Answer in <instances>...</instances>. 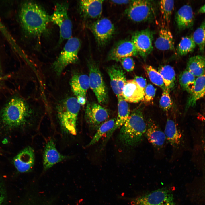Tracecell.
I'll use <instances>...</instances> for the list:
<instances>
[{
	"label": "cell",
	"mask_w": 205,
	"mask_h": 205,
	"mask_svg": "<svg viewBox=\"0 0 205 205\" xmlns=\"http://www.w3.org/2000/svg\"><path fill=\"white\" fill-rule=\"evenodd\" d=\"M118 113L113 128L107 133L106 140L109 139L114 132L124 124L130 114L129 105L123 97L120 96L118 97Z\"/></svg>",
	"instance_id": "cell-21"
},
{
	"label": "cell",
	"mask_w": 205,
	"mask_h": 205,
	"mask_svg": "<svg viewBox=\"0 0 205 205\" xmlns=\"http://www.w3.org/2000/svg\"><path fill=\"white\" fill-rule=\"evenodd\" d=\"M123 69L127 72L133 71L135 67V62L131 57L122 58L120 60Z\"/></svg>",
	"instance_id": "cell-36"
},
{
	"label": "cell",
	"mask_w": 205,
	"mask_h": 205,
	"mask_svg": "<svg viewBox=\"0 0 205 205\" xmlns=\"http://www.w3.org/2000/svg\"><path fill=\"white\" fill-rule=\"evenodd\" d=\"M158 72L162 77L166 88L169 90L172 89L175 80V73L173 68L169 65H165L160 67Z\"/></svg>",
	"instance_id": "cell-27"
},
{
	"label": "cell",
	"mask_w": 205,
	"mask_h": 205,
	"mask_svg": "<svg viewBox=\"0 0 205 205\" xmlns=\"http://www.w3.org/2000/svg\"><path fill=\"white\" fill-rule=\"evenodd\" d=\"M131 205H177L172 191L163 187L131 199Z\"/></svg>",
	"instance_id": "cell-5"
},
{
	"label": "cell",
	"mask_w": 205,
	"mask_h": 205,
	"mask_svg": "<svg viewBox=\"0 0 205 205\" xmlns=\"http://www.w3.org/2000/svg\"><path fill=\"white\" fill-rule=\"evenodd\" d=\"M4 199V196L0 190V205H1Z\"/></svg>",
	"instance_id": "cell-41"
},
{
	"label": "cell",
	"mask_w": 205,
	"mask_h": 205,
	"mask_svg": "<svg viewBox=\"0 0 205 205\" xmlns=\"http://www.w3.org/2000/svg\"><path fill=\"white\" fill-rule=\"evenodd\" d=\"M192 38L200 50L203 52L205 47V20L194 32Z\"/></svg>",
	"instance_id": "cell-33"
},
{
	"label": "cell",
	"mask_w": 205,
	"mask_h": 205,
	"mask_svg": "<svg viewBox=\"0 0 205 205\" xmlns=\"http://www.w3.org/2000/svg\"><path fill=\"white\" fill-rule=\"evenodd\" d=\"M109 116L107 110L100 104L95 102L87 104L85 109V118L91 128L97 130Z\"/></svg>",
	"instance_id": "cell-12"
},
{
	"label": "cell",
	"mask_w": 205,
	"mask_h": 205,
	"mask_svg": "<svg viewBox=\"0 0 205 205\" xmlns=\"http://www.w3.org/2000/svg\"><path fill=\"white\" fill-rule=\"evenodd\" d=\"M138 54L132 42L125 40L119 41L113 46L109 53L108 58L110 60L120 61L122 58Z\"/></svg>",
	"instance_id": "cell-13"
},
{
	"label": "cell",
	"mask_w": 205,
	"mask_h": 205,
	"mask_svg": "<svg viewBox=\"0 0 205 205\" xmlns=\"http://www.w3.org/2000/svg\"><path fill=\"white\" fill-rule=\"evenodd\" d=\"M153 32L148 28L136 31L132 35L131 40L135 46L138 54L144 59L153 50Z\"/></svg>",
	"instance_id": "cell-11"
},
{
	"label": "cell",
	"mask_w": 205,
	"mask_h": 205,
	"mask_svg": "<svg viewBox=\"0 0 205 205\" xmlns=\"http://www.w3.org/2000/svg\"><path fill=\"white\" fill-rule=\"evenodd\" d=\"M195 77L187 70L182 72L179 77V83L184 90L191 94L195 85Z\"/></svg>",
	"instance_id": "cell-28"
},
{
	"label": "cell",
	"mask_w": 205,
	"mask_h": 205,
	"mask_svg": "<svg viewBox=\"0 0 205 205\" xmlns=\"http://www.w3.org/2000/svg\"><path fill=\"white\" fill-rule=\"evenodd\" d=\"M35 153L33 149L28 146L19 152L14 158L13 163L17 170L20 172L29 171L34 166Z\"/></svg>",
	"instance_id": "cell-14"
},
{
	"label": "cell",
	"mask_w": 205,
	"mask_h": 205,
	"mask_svg": "<svg viewBox=\"0 0 205 205\" xmlns=\"http://www.w3.org/2000/svg\"><path fill=\"white\" fill-rule=\"evenodd\" d=\"M156 89L151 84L147 85L145 89V95L144 101L146 103H152L155 96Z\"/></svg>",
	"instance_id": "cell-35"
},
{
	"label": "cell",
	"mask_w": 205,
	"mask_h": 205,
	"mask_svg": "<svg viewBox=\"0 0 205 205\" xmlns=\"http://www.w3.org/2000/svg\"><path fill=\"white\" fill-rule=\"evenodd\" d=\"M144 68L150 80L153 83L160 87L163 90L167 89L162 77L158 71L151 66L148 65H144Z\"/></svg>",
	"instance_id": "cell-31"
},
{
	"label": "cell",
	"mask_w": 205,
	"mask_h": 205,
	"mask_svg": "<svg viewBox=\"0 0 205 205\" xmlns=\"http://www.w3.org/2000/svg\"><path fill=\"white\" fill-rule=\"evenodd\" d=\"M77 101L80 105H84L86 102V97L82 96H78L76 97Z\"/></svg>",
	"instance_id": "cell-38"
},
{
	"label": "cell",
	"mask_w": 205,
	"mask_h": 205,
	"mask_svg": "<svg viewBox=\"0 0 205 205\" xmlns=\"http://www.w3.org/2000/svg\"><path fill=\"white\" fill-rule=\"evenodd\" d=\"M160 9L164 20L169 23L174 9V2L173 0H163L159 3Z\"/></svg>",
	"instance_id": "cell-32"
},
{
	"label": "cell",
	"mask_w": 205,
	"mask_h": 205,
	"mask_svg": "<svg viewBox=\"0 0 205 205\" xmlns=\"http://www.w3.org/2000/svg\"><path fill=\"white\" fill-rule=\"evenodd\" d=\"M81 42L77 38L68 40L58 56L52 64V67L58 75H60L68 65L74 63L78 59V54Z\"/></svg>",
	"instance_id": "cell-6"
},
{
	"label": "cell",
	"mask_w": 205,
	"mask_h": 205,
	"mask_svg": "<svg viewBox=\"0 0 205 205\" xmlns=\"http://www.w3.org/2000/svg\"><path fill=\"white\" fill-rule=\"evenodd\" d=\"M186 70L197 77L204 74L205 73V56L197 55L190 57L187 62Z\"/></svg>",
	"instance_id": "cell-26"
},
{
	"label": "cell",
	"mask_w": 205,
	"mask_h": 205,
	"mask_svg": "<svg viewBox=\"0 0 205 205\" xmlns=\"http://www.w3.org/2000/svg\"><path fill=\"white\" fill-rule=\"evenodd\" d=\"M80 105L76 97H70L60 105L57 115L60 125L65 132L73 135L77 134V122Z\"/></svg>",
	"instance_id": "cell-4"
},
{
	"label": "cell",
	"mask_w": 205,
	"mask_h": 205,
	"mask_svg": "<svg viewBox=\"0 0 205 205\" xmlns=\"http://www.w3.org/2000/svg\"><path fill=\"white\" fill-rule=\"evenodd\" d=\"M111 1L112 3L116 4H122L128 3H129L130 1L129 0H113Z\"/></svg>",
	"instance_id": "cell-39"
},
{
	"label": "cell",
	"mask_w": 205,
	"mask_h": 205,
	"mask_svg": "<svg viewBox=\"0 0 205 205\" xmlns=\"http://www.w3.org/2000/svg\"><path fill=\"white\" fill-rule=\"evenodd\" d=\"M71 90L77 97H86L87 91L89 87V76L85 74H76L73 75L71 80Z\"/></svg>",
	"instance_id": "cell-22"
},
{
	"label": "cell",
	"mask_w": 205,
	"mask_h": 205,
	"mask_svg": "<svg viewBox=\"0 0 205 205\" xmlns=\"http://www.w3.org/2000/svg\"><path fill=\"white\" fill-rule=\"evenodd\" d=\"M107 71L111 88L118 98L121 96L126 81L124 73L121 67L116 65L108 67Z\"/></svg>",
	"instance_id": "cell-17"
},
{
	"label": "cell",
	"mask_w": 205,
	"mask_h": 205,
	"mask_svg": "<svg viewBox=\"0 0 205 205\" xmlns=\"http://www.w3.org/2000/svg\"><path fill=\"white\" fill-rule=\"evenodd\" d=\"M205 95V73L196 78L193 90L190 94L186 109L195 106L197 101Z\"/></svg>",
	"instance_id": "cell-25"
},
{
	"label": "cell",
	"mask_w": 205,
	"mask_h": 205,
	"mask_svg": "<svg viewBox=\"0 0 205 205\" xmlns=\"http://www.w3.org/2000/svg\"><path fill=\"white\" fill-rule=\"evenodd\" d=\"M144 90L134 79L126 81L121 96L126 102L137 103L144 101Z\"/></svg>",
	"instance_id": "cell-18"
},
{
	"label": "cell",
	"mask_w": 205,
	"mask_h": 205,
	"mask_svg": "<svg viewBox=\"0 0 205 205\" xmlns=\"http://www.w3.org/2000/svg\"><path fill=\"white\" fill-rule=\"evenodd\" d=\"M198 11L200 13H205V4L200 8Z\"/></svg>",
	"instance_id": "cell-40"
},
{
	"label": "cell",
	"mask_w": 205,
	"mask_h": 205,
	"mask_svg": "<svg viewBox=\"0 0 205 205\" xmlns=\"http://www.w3.org/2000/svg\"><path fill=\"white\" fill-rule=\"evenodd\" d=\"M67 157L60 153L56 147L55 143L53 139L50 140L46 144L43 155V166L46 170L55 164L63 161Z\"/></svg>",
	"instance_id": "cell-15"
},
{
	"label": "cell",
	"mask_w": 205,
	"mask_h": 205,
	"mask_svg": "<svg viewBox=\"0 0 205 205\" xmlns=\"http://www.w3.org/2000/svg\"><path fill=\"white\" fill-rule=\"evenodd\" d=\"M146 123L145 134L149 142L157 149L161 148L166 140L164 132L153 120H149Z\"/></svg>",
	"instance_id": "cell-16"
},
{
	"label": "cell",
	"mask_w": 205,
	"mask_h": 205,
	"mask_svg": "<svg viewBox=\"0 0 205 205\" xmlns=\"http://www.w3.org/2000/svg\"><path fill=\"white\" fill-rule=\"evenodd\" d=\"M89 87L95 94L99 103L106 104L108 100L107 88L97 65L93 61L88 62Z\"/></svg>",
	"instance_id": "cell-9"
},
{
	"label": "cell",
	"mask_w": 205,
	"mask_h": 205,
	"mask_svg": "<svg viewBox=\"0 0 205 205\" xmlns=\"http://www.w3.org/2000/svg\"><path fill=\"white\" fill-rule=\"evenodd\" d=\"M173 104L170 97L169 90L167 88L163 90L159 101V105L161 109L167 111L171 108Z\"/></svg>",
	"instance_id": "cell-34"
},
{
	"label": "cell",
	"mask_w": 205,
	"mask_h": 205,
	"mask_svg": "<svg viewBox=\"0 0 205 205\" xmlns=\"http://www.w3.org/2000/svg\"><path fill=\"white\" fill-rule=\"evenodd\" d=\"M175 19L177 26L180 30L192 27L194 18L191 7L187 5L181 7L177 11Z\"/></svg>",
	"instance_id": "cell-20"
},
{
	"label": "cell",
	"mask_w": 205,
	"mask_h": 205,
	"mask_svg": "<svg viewBox=\"0 0 205 205\" xmlns=\"http://www.w3.org/2000/svg\"><path fill=\"white\" fill-rule=\"evenodd\" d=\"M204 159V166H205L204 167H205V158Z\"/></svg>",
	"instance_id": "cell-42"
},
{
	"label": "cell",
	"mask_w": 205,
	"mask_h": 205,
	"mask_svg": "<svg viewBox=\"0 0 205 205\" xmlns=\"http://www.w3.org/2000/svg\"><path fill=\"white\" fill-rule=\"evenodd\" d=\"M164 132L166 140L173 147H177L181 142L182 134L174 121L167 119Z\"/></svg>",
	"instance_id": "cell-24"
},
{
	"label": "cell",
	"mask_w": 205,
	"mask_h": 205,
	"mask_svg": "<svg viewBox=\"0 0 205 205\" xmlns=\"http://www.w3.org/2000/svg\"><path fill=\"white\" fill-rule=\"evenodd\" d=\"M28 107L21 99H12L7 104L1 112V118L3 126L13 129L25 126L28 116Z\"/></svg>",
	"instance_id": "cell-3"
},
{
	"label": "cell",
	"mask_w": 205,
	"mask_h": 205,
	"mask_svg": "<svg viewBox=\"0 0 205 205\" xmlns=\"http://www.w3.org/2000/svg\"><path fill=\"white\" fill-rule=\"evenodd\" d=\"M144 91L147 86L146 80L142 77L136 76L134 79Z\"/></svg>",
	"instance_id": "cell-37"
},
{
	"label": "cell",
	"mask_w": 205,
	"mask_h": 205,
	"mask_svg": "<svg viewBox=\"0 0 205 205\" xmlns=\"http://www.w3.org/2000/svg\"><path fill=\"white\" fill-rule=\"evenodd\" d=\"M154 44L155 47L159 50H175L173 36L170 30L166 27H162L160 29Z\"/></svg>",
	"instance_id": "cell-23"
},
{
	"label": "cell",
	"mask_w": 205,
	"mask_h": 205,
	"mask_svg": "<svg viewBox=\"0 0 205 205\" xmlns=\"http://www.w3.org/2000/svg\"><path fill=\"white\" fill-rule=\"evenodd\" d=\"M90 27L97 44L101 47L105 46L109 42L115 32L113 24L106 18L98 20L92 23Z\"/></svg>",
	"instance_id": "cell-10"
},
{
	"label": "cell",
	"mask_w": 205,
	"mask_h": 205,
	"mask_svg": "<svg viewBox=\"0 0 205 205\" xmlns=\"http://www.w3.org/2000/svg\"><path fill=\"white\" fill-rule=\"evenodd\" d=\"M0 78H1V77H0Z\"/></svg>",
	"instance_id": "cell-43"
},
{
	"label": "cell",
	"mask_w": 205,
	"mask_h": 205,
	"mask_svg": "<svg viewBox=\"0 0 205 205\" xmlns=\"http://www.w3.org/2000/svg\"><path fill=\"white\" fill-rule=\"evenodd\" d=\"M196 44L192 37H183L177 46V53L180 56L186 55L194 50Z\"/></svg>",
	"instance_id": "cell-30"
},
{
	"label": "cell",
	"mask_w": 205,
	"mask_h": 205,
	"mask_svg": "<svg viewBox=\"0 0 205 205\" xmlns=\"http://www.w3.org/2000/svg\"><path fill=\"white\" fill-rule=\"evenodd\" d=\"M147 123L142 109L140 107L134 110L128 119L121 127L119 138L125 145L136 146L141 142L145 134Z\"/></svg>",
	"instance_id": "cell-2"
},
{
	"label": "cell",
	"mask_w": 205,
	"mask_h": 205,
	"mask_svg": "<svg viewBox=\"0 0 205 205\" xmlns=\"http://www.w3.org/2000/svg\"><path fill=\"white\" fill-rule=\"evenodd\" d=\"M19 15L23 30L27 35L34 38L41 36L50 22V15L43 8L32 1L22 4Z\"/></svg>",
	"instance_id": "cell-1"
},
{
	"label": "cell",
	"mask_w": 205,
	"mask_h": 205,
	"mask_svg": "<svg viewBox=\"0 0 205 205\" xmlns=\"http://www.w3.org/2000/svg\"><path fill=\"white\" fill-rule=\"evenodd\" d=\"M68 4L67 2L57 3L50 15V22L59 28V44L71 37L72 25L68 15Z\"/></svg>",
	"instance_id": "cell-7"
},
{
	"label": "cell",
	"mask_w": 205,
	"mask_h": 205,
	"mask_svg": "<svg viewBox=\"0 0 205 205\" xmlns=\"http://www.w3.org/2000/svg\"><path fill=\"white\" fill-rule=\"evenodd\" d=\"M115 122V120L112 119L106 121L101 124L87 146H89L97 142L104 134L108 133L113 128Z\"/></svg>",
	"instance_id": "cell-29"
},
{
	"label": "cell",
	"mask_w": 205,
	"mask_h": 205,
	"mask_svg": "<svg viewBox=\"0 0 205 205\" xmlns=\"http://www.w3.org/2000/svg\"><path fill=\"white\" fill-rule=\"evenodd\" d=\"M126 13L131 20L139 23L153 19L155 15V9L150 1L134 0L131 1Z\"/></svg>",
	"instance_id": "cell-8"
},
{
	"label": "cell",
	"mask_w": 205,
	"mask_h": 205,
	"mask_svg": "<svg viewBox=\"0 0 205 205\" xmlns=\"http://www.w3.org/2000/svg\"><path fill=\"white\" fill-rule=\"evenodd\" d=\"M104 1L82 0L79 2L80 10L82 15L87 18H99L102 13Z\"/></svg>",
	"instance_id": "cell-19"
}]
</instances>
